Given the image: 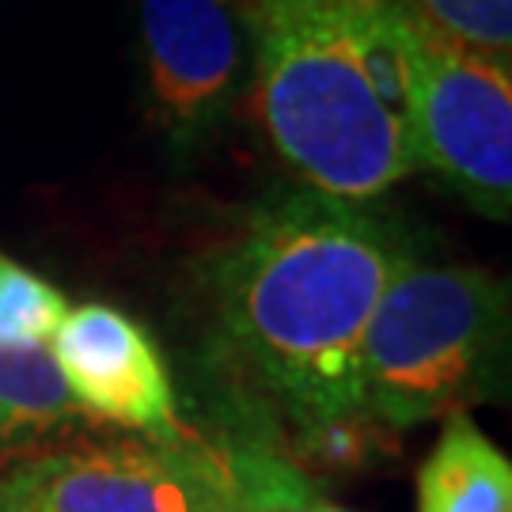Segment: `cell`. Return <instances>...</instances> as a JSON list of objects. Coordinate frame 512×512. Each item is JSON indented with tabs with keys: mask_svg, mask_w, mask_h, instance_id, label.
Segmentation results:
<instances>
[{
	"mask_svg": "<svg viewBox=\"0 0 512 512\" xmlns=\"http://www.w3.org/2000/svg\"><path fill=\"white\" fill-rule=\"evenodd\" d=\"M251 80L277 156L308 190L376 202L421 171L395 0H255Z\"/></svg>",
	"mask_w": 512,
	"mask_h": 512,
	"instance_id": "obj_2",
	"label": "cell"
},
{
	"mask_svg": "<svg viewBox=\"0 0 512 512\" xmlns=\"http://www.w3.org/2000/svg\"><path fill=\"white\" fill-rule=\"evenodd\" d=\"M84 421L50 346H0V425L19 448L76 433Z\"/></svg>",
	"mask_w": 512,
	"mask_h": 512,
	"instance_id": "obj_9",
	"label": "cell"
},
{
	"mask_svg": "<svg viewBox=\"0 0 512 512\" xmlns=\"http://www.w3.org/2000/svg\"><path fill=\"white\" fill-rule=\"evenodd\" d=\"M509 372V285L478 266L391 277L361 346V403L395 433L494 403Z\"/></svg>",
	"mask_w": 512,
	"mask_h": 512,
	"instance_id": "obj_3",
	"label": "cell"
},
{
	"mask_svg": "<svg viewBox=\"0 0 512 512\" xmlns=\"http://www.w3.org/2000/svg\"><path fill=\"white\" fill-rule=\"evenodd\" d=\"M308 512H346V509H334V505H311Z\"/></svg>",
	"mask_w": 512,
	"mask_h": 512,
	"instance_id": "obj_14",
	"label": "cell"
},
{
	"mask_svg": "<svg viewBox=\"0 0 512 512\" xmlns=\"http://www.w3.org/2000/svg\"><path fill=\"white\" fill-rule=\"evenodd\" d=\"M0 512H243L220 444L114 440L0 467Z\"/></svg>",
	"mask_w": 512,
	"mask_h": 512,
	"instance_id": "obj_4",
	"label": "cell"
},
{
	"mask_svg": "<svg viewBox=\"0 0 512 512\" xmlns=\"http://www.w3.org/2000/svg\"><path fill=\"white\" fill-rule=\"evenodd\" d=\"M399 452L395 429L384 425L376 414L361 410H346L334 418L311 421V425H296L285 456L308 478H346L372 471L376 463H384Z\"/></svg>",
	"mask_w": 512,
	"mask_h": 512,
	"instance_id": "obj_10",
	"label": "cell"
},
{
	"mask_svg": "<svg viewBox=\"0 0 512 512\" xmlns=\"http://www.w3.org/2000/svg\"><path fill=\"white\" fill-rule=\"evenodd\" d=\"M0 258H4V255H0Z\"/></svg>",
	"mask_w": 512,
	"mask_h": 512,
	"instance_id": "obj_16",
	"label": "cell"
},
{
	"mask_svg": "<svg viewBox=\"0 0 512 512\" xmlns=\"http://www.w3.org/2000/svg\"><path fill=\"white\" fill-rule=\"evenodd\" d=\"M421 27L452 38L475 54L509 61L512 54V0H395Z\"/></svg>",
	"mask_w": 512,
	"mask_h": 512,
	"instance_id": "obj_11",
	"label": "cell"
},
{
	"mask_svg": "<svg viewBox=\"0 0 512 512\" xmlns=\"http://www.w3.org/2000/svg\"><path fill=\"white\" fill-rule=\"evenodd\" d=\"M19 452H23V448H19L16 440H12V433H8L4 425H0V467H8V463H16V459H12V456H19Z\"/></svg>",
	"mask_w": 512,
	"mask_h": 512,
	"instance_id": "obj_13",
	"label": "cell"
},
{
	"mask_svg": "<svg viewBox=\"0 0 512 512\" xmlns=\"http://www.w3.org/2000/svg\"><path fill=\"white\" fill-rule=\"evenodd\" d=\"M255 0H137L145 107L167 145L198 148L251 76Z\"/></svg>",
	"mask_w": 512,
	"mask_h": 512,
	"instance_id": "obj_6",
	"label": "cell"
},
{
	"mask_svg": "<svg viewBox=\"0 0 512 512\" xmlns=\"http://www.w3.org/2000/svg\"><path fill=\"white\" fill-rule=\"evenodd\" d=\"M403 228L372 202L281 190L251 205L209 270L224 353L296 425L361 410V346Z\"/></svg>",
	"mask_w": 512,
	"mask_h": 512,
	"instance_id": "obj_1",
	"label": "cell"
},
{
	"mask_svg": "<svg viewBox=\"0 0 512 512\" xmlns=\"http://www.w3.org/2000/svg\"><path fill=\"white\" fill-rule=\"evenodd\" d=\"M243 512H281V509H243Z\"/></svg>",
	"mask_w": 512,
	"mask_h": 512,
	"instance_id": "obj_15",
	"label": "cell"
},
{
	"mask_svg": "<svg viewBox=\"0 0 512 512\" xmlns=\"http://www.w3.org/2000/svg\"><path fill=\"white\" fill-rule=\"evenodd\" d=\"M54 361L88 418L133 429L145 440L186 437L175 384L156 338L114 304H80L54 334Z\"/></svg>",
	"mask_w": 512,
	"mask_h": 512,
	"instance_id": "obj_7",
	"label": "cell"
},
{
	"mask_svg": "<svg viewBox=\"0 0 512 512\" xmlns=\"http://www.w3.org/2000/svg\"><path fill=\"white\" fill-rule=\"evenodd\" d=\"M421 512H512V463L467 414L444 421L418 475Z\"/></svg>",
	"mask_w": 512,
	"mask_h": 512,
	"instance_id": "obj_8",
	"label": "cell"
},
{
	"mask_svg": "<svg viewBox=\"0 0 512 512\" xmlns=\"http://www.w3.org/2000/svg\"><path fill=\"white\" fill-rule=\"evenodd\" d=\"M69 300L46 277L0 258V346H50Z\"/></svg>",
	"mask_w": 512,
	"mask_h": 512,
	"instance_id": "obj_12",
	"label": "cell"
},
{
	"mask_svg": "<svg viewBox=\"0 0 512 512\" xmlns=\"http://www.w3.org/2000/svg\"><path fill=\"white\" fill-rule=\"evenodd\" d=\"M410 129L421 171H437L475 213L512 217L509 61L475 54L406 16Z\"/></svg>",
	"mask_w": 512,
	"mask_h": 512,
	"instance_id": "obj_5",
	"label": "cell"
}]
</instances>
